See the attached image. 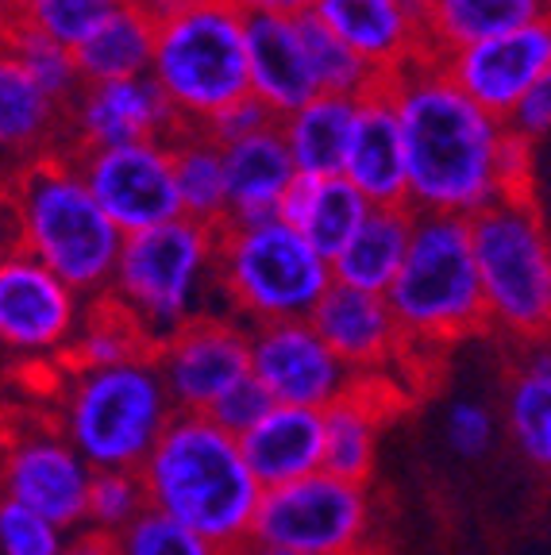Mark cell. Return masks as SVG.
<instances>
[{
	"instance_id": "obj_14",
	"label": "cell",
	"mask_w": 551,
	"mask_h": 555,
	"mask_svg": "<svg viewBox=\"0 0 551 555\" xmlns=\"http://www.w3.org/2000/svg\"><path fill=\"white\" fill-rule=\"evenodd\" d=\"M251 378L274 405L324 413L355 386V374L324 347L309 321H278L247 328Z\"/></svg>"
},
{
	"instance_id": "obj_22",
	"label": "cell",
	"mask_w": 551,
	"mask_h": 555,
	"mask_svg": "<svg viewBox=\"0 0 551 555\" xmlns=\"http://www.w3.org/2000/svg\"><path fill=\"white\" fill-rule=\"evenodd\" d=\"M243 51H247L251 93L267 101L278 116L297 113L317 96L312 69L290 16L243 9Z\"/></svg>"
},
{
	"instance_id": "obj_15",
	"label": "cell",
	"mask_w": 551,
	"mask_h": 555,
	"mask_svg": "<svg viewBox=\"0 0 551 555\" xmlns=\"http://www.w3.org/2000/svg\"><path fill=\"white\" fill-rule=\"evenodd\" d=\"M81 301L31 255H0V347L20 359H54L69 347Z\"/></svg>"
},
{
	"instance_id": "obj_2",
	"label": "cell",
	"mask_w": 551,
	"mask_h": 555,
	"mask_svg": "<svg viewBox=\"0 0 551 555\" xmlns=\"http://www.w3.org/2000/svg\"><path fill=\"white\" fill-rule=\"evenodd\" d=\"M146 509L197 532L220 555L251 544L262 486L247 470L235 436L201 413H174L139 463Z\"/></svg>"
},
{
	"instance_id": "obj_17",
	"label": "cell",
	"mask_w": 551,
	"mask_h": 555,
	"mask_svg": "<svg viewBox=\"0 0 551 555\" xmlns=\"http://www.w3.org/2000/svg\"><path fill=\"white\" fill-rule=\"evenodd\" d=\"M78 178L120 235L146 232L181 217L174 163L158 147L131 143V147L93 151L78 166Z\"/></svg>"
},
{
	"instance_id": "obj_10",
	"label": "cell",
	"mask_w": 551,
	"mask_h": 555,
	"mask_svg": "<svg viewBox=\"0 0 551 555\" xmlns=\"http://www.w3.org/2000/svg\"><path fill=\"white\" fill-rule=\"evenodd\" d=\"M374 532V505L367 482L317 470L297 482L262 490L251 544L297 555H367Z\"/></svg>"
},
{
	"instance_id": "obj_24",
	"label": "cell",
	"mask_w": 551,
	"mask_h": 555,
	"mask_svg": "<svg viewBox=\"0 0 551 555\" xmlns=\"http://www.w3.org/2000/svg\"><path fill=\"white\" fill-rule=\"evenodd\" d=\"M282 124L243 139L235 147L220 151V166H225V201H228L225 224L251 228V224L278 220V197H282V190L293 178Z\"/></svg>"
},
{
	"instance_id": "obj_41",
	"label": "cell",
	"mask_w": 551,
	"mask_h": 555,
	"mask_svg": "<svg viewBox=\"0 0 551 555\" xmlns=\"http://www.w3.org/2000/svg\"><path fill=\"white\" fill-rule=\"evenodd\" d=\"M270 405H274V401H270L267 393L259 390V382L243 378L240 386H232V390L216 401V405L208 409L205 416L213 421L216 428H225L228 436H243L251 425H259L262 413H267Z\"/></svg>"
},
{
	"instance_id": "obj_33",
	"label": "cell",
	"mask_w": 551,
	"mask_h": 555,
	"mask_svg": "<svg viewBox=\"0 0 551 555\" xmlns=\"http://www.w3.org/2000/svg\"><path fill=\"white\" fill-rule=\"evenodd\" d=\"M367 208L371 205H367L344 178H320L317 193H312V205H309V212H305L297 235L309 243L320 259L332 262L347 247V240L359 232Z\"/></svg>"
},
{
	"instance_id": "obj_18",
	"label": "cell",
	"mask_w": 551,
	"mask_h": 555,
	"mask_svg": "<svg viewBox=\"0 0 551 555\" xmlns=\"http://www.w3.org/2000/svg\"><path fill=\"white\" fill-rule=\"evenodd\" d=\"M397 74L394 69H367L359 93L351 96V135L344 151V178L371 208L409 205L406 155H401V128H397Z\"/></svg>"
},
{
	"instance_id": "obj_28",
	"label": "cell",
	"mask_w": 551,
	"mask_h": 555,
	"mask_svg": "<svg viewBox=\"0 0 551 555\" xmlns=\"http://www.w3.org/2000/svg\"><path fill=\"white\" fill-rule=\"evenodd\" d=\"M324 425V460L320 470L347 482H367L379 460V409H374L371 386L355 378V386L320 413Z\"/></svg>"
},
{
	"instance_id": "obj_34",
	"label": "cell",
	"mask_w": 551,
	"mask_h": 555,
	"mask_svg": "<svg viewBox=\"0 0 551 555\" xmlns=\"http://www.w3.org/2000/svg\"><path fill=\"white\" fill-rule=\"evenodd\" d=\"M290 24H293V31H297V43H302L305 59H309L317 96H344V101H351L371 66H362V62L339 43L336 35L320 24L312 9L290 16Z\"/></svg>"
},
{
	"instance_id": "obj_16",
	"label": "cell",
	"mask_w": 551,
	"mask_h": 555,
	"mask_svg": "<svg viewBox=\"0 0 551 555\" xmlns=\"http://www.w3.org/2000/svg\"><path fill=\"white\" fill-rule=\"evenodd\" d=\"M551 66V31L548 16L517 27V31L483 39L444 62V78L466 96V101L486 113L494 124H505L521 96L533 86L548 81Z\"/></svg>"
},
{
	"instance_id": "obj_45",
	"label": "cell",
	"mask_w": 551,
	"mask_h": 555,
	"mask_svg": "<svg viewBox=\"0 0 551 555\" xmlns=\"http://www.w3.org/2000/svg\"><path fill=\"white\" fill-rule=\"evenodd\" d=\"M131 4H139V9H143L146 16H151L158 24V20L170 16V12L190 9V4H213V0H131Z\"/></svg>"
},
{
	"instance_id": "obj_4",
	"label": "cell",
	"mask_w": 551,
	"mask_h": 555,
	"mask_svg": "<svg viewBox=\"0 0 551 555\" xmlns=\"http://www.w3.org/2000/svg\"><path fill=\"white\" fill-rule=\"evenodd\" d=\"M51 416L89 470H139L174 405L155 356L93 371H62Z\"/></svg>"
},
{
	"instance_id": "obj_37",
	"label": "cell",
	"mask_w": 551,
	"mask_h": 555,
	"mask_svg": "<svg viewBox=\"0 0 551 555\" xmlns=\"http://www.w3.org/2000/svg\"><path fill=\"white\" fill-rule=\"evenodd\" d=\"M116 555H220L197 532L181 529L178 520L163 517L155 509H143L128 529L113 537Z\"/></svg>"
},
{
	"instance_id": "obj_26",
	"label": "cell",
	"mask_w": 551,
	"mask_h": 555,
	"mask_svg": "<svg viewBox=\"0 0 551 555\" xmlns=\"http://www.w3.org/2000/svg\"><path fill=\"white\" fill-rule=\"evenodd\" d=\"M151 51H155V20L139 4L124 0L78 47H69V59L81 86H104V81L139 78L151 62Z\"/></svg>"
},
{
	"instance_id": "obj_20",
	"label": "cell",
	"mask_w": 551,
	"mask_h": 555,
	"mask_svg": "<svg viewBox=\"0 0 551 555\" xmlns=\"http://www.w3.org/2000/svg\"><path fill=\"white\" fill-rule=\"evenodd\" d=\"M174 108L155 78H128L104 81V86H86L78 96V147L81 155L108 147H131L146 143L158 147L174 120Z\"/></svg>"
},
{
	"instance_id": "obj_23",
	"label": "cell",
	"mask_w": 551,
	"mask_h": 555,
	"mask_svg": "<svg viewBox=\"0 0 551 555\" xmlns=\"http://www.w3.org/2000/svg\"><path fill=\"white\" fill-rule=\"evenodd\" d=\"M240 455L262 490L297 482L320 470L324 460V425L317 409L270 405L259 425L235 436Z\"/></svg>"
},
{
	"instance_id": "obj_39",
	"label": "cell",
	"mask_w": 551,
	"mask_h": 555,
	"mask_svg": "<svg viewBox=\"0 0 551 555\" xmlns=\"http://www.w3.org/2000/svg\"><path fill=\"white\" fill-rule=\"evenodd\" d=\"M282 120L285 116H278L267 101H259L255 93H243L240 101L225 104L220 113L197 120V128L205 143H213L216 151H228V147H235V143H243V139L259 135V131L278 128Z\"/></svg>"
},
{
	"instance_id": "obj_19",
	"label": "cell",
	"mask_w": 551,
	"mask_h": 555,
	"mask_svg": "<svg viewBox=\"0 0 551 555\" xmlns=\"http://www.w3.org/2000/svg\"><path fill=\"white\" fill-rule=\"evenodd\" d=\"M305 321L355 378H379L386 366L401 363V339L379 294L332 282Z\"/></svg>"
},
{
	"instance_id": "obj_43",
	"label": "cell",
	"mask_w": 551,
	"mask_h": 555,
	"mask_svg": "<svg viewBox=\"0 0 551 555\" xmlns=\"http://www.w3.org/2000/svg\"><path fill=\"white\" fill-rule=\"evenodd\" d=\"M66 555H116L113 537H97V532H89V529H78L69 537Z\"/></svg>"
},
{
	"instance_id": "obj_7",
	"label": "cell",
	"mask_w": 551,
	"mask_h": 555,
	"mask_svg": "<svg viewBox=\"0 0 551 555\" xmlns=\"http://www.w3.org/2000/svg\"><path fill=\"white\" fill-rule=\"evenodd\" d=\"M463 224L490 328L540 344L551 321V255L540 205L490 201Z\"/></svg>"
},
{
	"instance_id": "obj_13",
	"label": "cell",
	"mask_w": 551,
	"mask_h": 555,
	"mask_svg": "<svg viewBox=\"0 0 551 555\" xmlns=\"http://www.w3.org/2000/svg\"><path fill=\"white\" fill-rule=\"evenodd\" d=\"M312 12L362 66L397 74L451 59L432 27V0H317Z\"/></svg>"
},
{
	"instance_id": "obj_1",
	"label": "cell",
	"mask_w": 551,
	"mask_h": 555,
	"mask_svg": "<svg viewBox=\"0 0 551 555\" xmlns=\"http://www.w3.org/2000/svg\"><path fill=\"white\" fill-rule=\"evenodd\" d=\"M394 108L413 212L471 217L490 205L498 124L444 78V62L397 69Z\"/></svg>"
},
{
	"instance_id": "obj_3",
	"label": "cell",
	"mask_w": 551,
	"mask_h": 555,
	"mask_svg": "<svg viewBox=\"0 0 551 555\" xmlns=\"http://www.w3.org/2000/svg\"><path fill=\"white\" fill-rule=\"evenodd\" d=\"M382 301L401 339V363L436 359L444 347L490 328L463 217L417 212L406 259Z\"/></svg>"
},
{
	"instance_id": "obj_12",
	"label": "cell",
	"mask_w": 551,
	"mask_h": 555,
	"mask_svg": "<svg viewBox=\"0 0 551 555\" xmlns=\"http://www.w3.org/2000/svg\"><path fill=\"white\" fill-rule=\"evenodd\" d=\"M155 366L174 413L205 416L232 386L251 378V336L232 317L197 312L155 347Z\"/></svg>"
},
{
	"instance_id": "obj_44",
	"label": "cell",
	"mask_w": 551,
	"mask_h": 555,
	"mask_svg": "<svg viewBox=\"0 0 551 555\" xmlns=\"http://www.w3.org/2000/svg\"><path fill=\"white\" fill-rule=\"evenodd\" d=\"M235 4L255 12H274V16H297V12L312 9L317 0H235Z\"/></svg>"
},
{
	"instance_id": "obj_8",
	"label": "cell",
	"mask_w": 551,
	"mask_h": 555,
	"mask_svg": "<svg viewBox=\"0 0 551 555\" xmlns=\"http://www.w3.org/2000/svg\"><path fill=\"white\" fill-rule=\"evenodd\" d=\"M155 81L181 113L205 116L251 93L243 51V9L235 0L190 4L155 24Z\"/></svg>"
},
{
	"instance_id": "obj_36",
	"label": "cell",
	"mask_w": 551,
	"mask_h": 555,
	"mask_svg": "<svg viewBox=\"0 0 551 555\" xmlns=\"http://www.w3.org/2000/svg\"><path fill=\"white\" fill-rule=\"evenodd\" d=\"M143 509H146V498L136 470H93L81 529L97 532V537H116Z\"/></svg>"
},
{
	"instance_id": "obj_32",
	"label": "cell",
	"mask_w": 551,
	"mask_h": 555,
	"mask_svg": "<svg viewBox=\"0 0 551 555\" xmlns=\"http://www.w3.org/2000/svg\"><path fill=\"white\" fill-rule=\"evenodd\" d=\"M170 163H174V185H178L181 217L216 232L228 217L220 151L213 143H205V139H193L185 147L170 151Z\"/></svg>"
},
{
	"instance_id": "obj_6",
	"label": "cell",
	"mask_w": 551,
	"mask_h": 555,
	"mask_svg": "<svg viewBox=\"0 0 551 555\" xmlns=\"http://www.w3.org/2000/svg\"><path fill=\"white\" fill-rule=\"evenodd\" d=\"M208 282L243 328L278 321H305L332 286L328 262L282 220L213 232Z\"/></svg>"
},
{
	"instance_id": "obj_42",
	"label": "cell",
	"mask_w": 551,
	"mask_h": 555,
	"mask_svg": "<svg viewBox=\"0 0 551 555\" xmlns=\"http://www.w3.org/2000/svg\"><path fill=\"white\" fill-rule=\"evenodd\" d=\"M548 108H551V86L540 81V86H533L525 96H521V104L513 108V116H509L501 128H513L525 139H536L548 131Z\"/></svg>"
},
{
	"instance_id": "obj_47",
	"label": "cell",
	"mask_w": 551,
	"mask_h": 555,
	"mask_svg": "<svg viewBox=\"0 0 551 555\" xmlns=\"http://www.w3.org/2000/svg\"><path fill=\"white\" fill-rule=\"evenodd\" d=\"M16 9H20V0H0V20L16 16Z\"/></svg>"
},
{
	"instance_id": "obj_11",
	"label": "cell",
	"mask_w": 551,
	"mask_h": 555,
	"mask_svg": "<svg viewBox=\"0 0 551 555\" xmlns=\"http://www.w3.org/2000/svg\"><path fill=\"white\" fill-rule=\"evenodd\" d=\"M93 470L66 443L51 409H0V502L39 513L62 532L81 529Z\"/></svg>"
},
{
	"instance_id": "obj_40",
	"label": "cell",
	"mask_w": 551,
	"mask_h": 555,
	"mask_svg": "<svg viewBox=\"0 0 551 555\" xmlns=\"http://www.w3.org/2000/svg\"><path fill=\"white\" fill-rule=\"evenodd\" d=\"M444 433L456 455L463 460H483L486 451L494 448V436H498V421L483 401H451L448 416H444Z\"/></svg>"
},
{
	"instance_id": "obj_29",
	"label": "cell",
	"mask_w": 551,
	"mask_h": 555,
	"mask_svg": "<svg viewBox=\"0 0 551 555\" xmlns=\"http://www.w3.org/2000/svg\"><path fill=\"white\" fill-rule=\"evenodd\" d=\"M347 135H351V101H344V96H312L297 113H290V124H282L293 173L339 178Z\"/></svg>"
},
{
	"instance_id": "obj_9",
	"label": "cell",
	"mask_w": 551,
	"mask_h": 555,
	"mask_svg": "<svg viewBox=\"0 0 551 555\" xmlns=\"http://www.w3.org/2000/svg\"><path fill=\"white\" fill-rule=\"evenodd\" d=\"M208 259H213V232L185 217L124 235L108 294L136 312V321L158 347L185 321L205 312L197 294L208 282Z\"/></svg>"
},
{
	"instance_id": "obj_30",
	"label": "cell",
	"mask_w": 551,
	"mask_h": 555,
	"mask_svg": "<svg viewBox=\"0 0 551 555\" xmlns=\"http://www.w3.org/2000/svg\"><path fill=\"white\" fill-rule=\"evenodd\" d=\"M543 20V0H432V27L448 54Z\"/></svg>"
},
{
	"instance_id": "obj_21",
	"label": "cell",
	"mask_w": 551,
	"mask_h": 555,
	"mask_svg": "<svg viewBox=\"0 0 551 555\" xmlns=\"http://www.w3.org/2000/svg\"><path fill=\"white\" fill-rule=\"evenodd\" d=\"M78 143V113L59 108L16 59L0 54V155L16 166ZM0 173H9L0 166Z\"/></svg>"
},
{
	"instance_id": "obj_25",
	"label": "cell",
	"mask_w": 551,
	"mask_h": 555,
	"mask_svg": "<svg viewBox=\"0 0 551 555\" xmlns=\"http://www.w3.org/2000/svg\"><path fill=\"white\" fill-rule=\"evenodd\" d=\"M413 205L367 208L359 232L347 240V247L328 262V274L336 286L362 289V294H386L397 267L406 259L409 232H413Z\"/></svg>"
},
{
	"instance_id": "obj_27",
	"label": "cell",
	"mask_w": 551,
	"mask_h": 555,
	"mask_svg": "<svg viewBox=\"0 0 551 555\" xmlns=\"http://www.w3.org/2000/svg\"><path fill=\"white\" fill-rule=\"evenodd\" d=\"M155 356V339L136 321L128 305L116 301L108 289L97 294V301L81 312L78 332L62 351V371H93V366H116L128 359H151Z\"/></svg>"
},
{
	"instance_id": "obj_35",
	"label": "cell",
	"mask_w": 551,
	"mask_h": 555,
	"mask_svg": "<svg viewBox=\"0 0 551 555\" xmlns=\"http://www.w3.org/2000/svg\"><path fill=\"white\" fill-rule=\"evenodd\" d=\"M120 4L124 0H20L16 16L9 20L35 27L39 35H47V39H54V43L69 51Z\"/></svg>"
},
{
	"instance_id": "obj_5",
	"label": "cell",
	"mask_w": 551,
	"mask_h": 555,
	"mask_svg": "<svg viewBox=\"0 0 551 555\" xmlns=\"http://www.w3.org/2000/svg\"><path fill=\"white\" fill-rule=\"evenodd\" d=\"M24 251L74 294H104L124 235L62 158L39 155L16 170Z\"/></svg>"
},
{
	"instance_id": "obj_38",
	"label": "cell",
	"mask_w": 551,
	"mask_h": 555,
	"mask_svg": "<svg viewBox=\"0 0 551 555\" xmlns=\"http://www.w3.org/2000/svg\"><path fill=\"white\" fill-rule=\"evenodd\" d=\"M69 532L16 502H0V555H66Z\"/></svg>"
},
{
	"instance_id": "obj_31",
	"label": "cell",
	"mask_w": 551,
	"mask_h": 555,
	"mask_svg": "<svg viewBox=\"0 0 551 555\" xmlns=\"http://www.w3.org/2000/svg\"><path fill=\"white\" fill-rule=\"evenodd\" d=\"M509 436L533 467H551V359L536 351L509 386Z\"/></svg>"
},
{
	"instance_id": "obj_46",
	"label": "cell",
	"mask_w": 551,
	"mask_h": 555,
	"mask_svg": "<svg viewBox=\"0 0 551 555\" xmlns=\"http://www.w3.org/2000/svg\"><path fill=\"white\" fill-rule=\"evenodd\" d=\"M232 555H297V552H278V547H262V544H243Z\"/></svg>"
}]
</instances>
